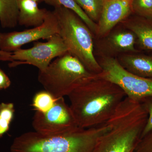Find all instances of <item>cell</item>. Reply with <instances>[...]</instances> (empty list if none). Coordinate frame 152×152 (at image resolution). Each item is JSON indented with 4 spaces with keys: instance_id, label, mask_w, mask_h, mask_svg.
Returning a JSON list of instances; mask_svg holds the SVG:
<instances>
[{
    "instance_id": "obj_1",
    "label": "cell",
    "mask_w": 152,
    "mask_h": 152,
    "mask_svg": "<svg viewBox=\"0 0 152 152\" xmlns=\"http://www.w3.org/2000/svg\"><path fill=\"white\" fill-rule=\"evenodd\" d=\"M68 96L78 126L86 129L107 122L126 96L116 85L97 75Z\"/></svg>"
},
{
    "instance_id": "obj_2",
    "label": "cell",
    "mask_w": 152,
    "mask_h": 152,
    "mask_svg": "<svg viewBox=\"0 0 152 152\" xmlns=\"http://www.w3.org/2000/svg\"><path fill=\"white\" fill-rule=\"evenodd\" d=\"M148 118L140 104L125 99L108 121L110 129L98 139L93 152H134Z\"/></svg>"
},
{
    "instance_id": "obj_3",
    "label": "cell",
    "mask_w": 152,
    "mask_h": 152,
    "mask_svg": "<svg viewBox=\"0 0 152 152\" xmlns=\"http://www.w3.org/2000/svg\"><path fill=\"white\" fill-rule=\"evenodd\" d=\"M108 123L86 129L78 128L62 134L45 136L27 132L15 139L11 152H93L98 139L110 129Z\"/></svg>"
},
{
    "instance_id": "obj_4",
    "label": "cell",
    "mask_w": 152,
    "mask_h": 152,
    "mask_svg": "<svg viewBox=\"0 0 152 152\" xmlns=\"http://www.w3.org/2000/svg\"><path fill=\"white\" fill-rule=\"evenodd\" d=\"M59 33L68 53L77 58L91 72L99 75L102 69L94 55L93 33L76 13L64 7L55 8Z\"/></svg>"
},
{
    "instance_id": "obj_5",
    "label": "cell",
    "mask_w": 152,
    "mask_h": 152,
    "mask_svg": "<svg viewBox=\"0 0 152 152\" xmlns=\"http://www.w3.org/2000/svg\"><path fill=\"white\" fill-rule=\"evenodd\" d=\"M97 75L67 53L57 58L45 70L39 71L38 80L46 91L58 99L68 96L76 88Z\"/></svg>"
},
{
    "instance_id": "obj_6",
    "label": "cell",
    "mask_w": 152,
    "mask_h": 152,
    "mask_svg": "<svg viewBox=\"0 0 152 152\" xmlns=\"http://www.w3.org/2000/svg\"><path fill=\"white\" fill-rule=\"evenodd\" d=\"M98 62L102 69L98 77L116 85L126 96L139 102L152 96V79L131 73L121 66L117 59L113 57L105 56Z\"/></svg>"
},
{
    "instance_id": "obj_7",
    "label": "cell",
    "mask_w": 152,
    "mask_h": 152,
    "mask_svg": "<svg viewBox=\"0 0 152 152\" xmlns=\"http://www.w3.org/2000/svg\"><path fill=\"white\" fill-rule=\"evenodd\" d=\"M68 53L67 48L58 34L52 36L45 42H38L32 48L19 49L12 53L9 66L14 67L29 64L45 70L53 59Z\"/></svg>"
},
{
    "instance_id": "obj_8",
    "label": "cell",
    "mask_w": 152,
    "mask_h": 152,
    "mask_svg": "<svg viewBox=\"0 0 152 152\" xmlns=\"http://www.w3.org/2000/svg\"><path fill=\"white\" fill-rule=\"evenodd\" d=\"M32 126L36 132L45 136L62 134L79 128L70 107L64 97L57 99L48 111H36Z\"/></svg>"
},
{
    "instance_id": "obj_9",
    "label": "cell",
    "mask_w": 152,
    "mask_h": 152,
    "mask_svg": "<svg viewBox=\"0 0 152 152\" xmlns=\"http://www.w3.org/2000/svg\"><path fill=\"white\" fill-rule=\"evenodd\" d=\"M58 33L56 16L53 11H49L45 22L40 26L21 31L0 32V50L12 53L24 45L40 39H48Z\"/></svg>"
},
{
    "instance_id": "obj_10",
    "label": "cell",
    "mask_w": 152,
    "mask_h": 152,
    "mask_svg": "<svg viewBox=\"0 0 152 152\" xmlns=\"http://www.w3.org/2000/svg\"><path fill=\"white\" fill-rule=\"evenodd\" d=\"M132 11V0H105L96 34L100 37L107 34Z\"/></svg>"
},
{
    "instance_id": "obj_11",
    "label": "cell",
    "mask_w": 152,
    "mask_h": 152,
    "mask_svg": "<svg viewBox=\"0 0 152 152\" xmlns=\"http://www.w3.org/2000/svg\"><path fill=\"white\" fill-rule=\"evenodd\" d=\"M118 60L128 72L139 77L152 79V53L140 52L129 53L120 56Z\"/></svg>"
},
{
    "instance_id": "obj_12",
    "label": "cell",
    "mask_w": 152,
    "mask_h": 152,
    "mask_svg": "<svg viewBox=\"0 0 152 152\" xmlns=\"http://www.w3.org/2000/svg\"><path fill=\"white\" fill-rule=\"evenodd\" d=\"M18 24L33 28L42 24L49 11L40 9L38 4L33 0H19Z\"/></svg>"
},
{
    "instance_id": "obj_13",
    "label": "cell",
    "mask_w": 152,
    "mask_h": 152,
    "mask_svg": "<svg viewBox=\"0 0 152 152\" xmlns=\"http://www.w3.org/2000/svg\"><path fill=\"white\" fill-rule=\"evenodd\" d=\"M137 37V45L142 50L152 52V20L137 16L124 23Z\"/></svg>"
},
{
    "instance_id": "obj_14",
    "label": "cell",
    "mask_w": 152,
    "mask_h": 152,
    "mask_svg": "<svg viewBox=\"0 0 152 152\" xmlns=\"http://www.w3.org/2000/svg\"><path fill=\"white\" fill-rule=\"evenodd\" d=\"M106 43L110 51L115 53H135L140 51L136 49L137 37L132 31L118 30L110 34Z\"/></svg>"
},
{
    "instance_id": "obj_15",
    "label": "cell",
    "mask_w": 152,
    "mask_h": 152,
    "mask_svg": "<svg viewBox=\"0 0 152 152\" xmlns=\"http://www.w3.org/2000/svg\"><path fill=\"white\" fill-rule=\"evenodd\" d=\"M19 0H0V24L4 28H12L18 25Z\"/></svg>"
},
{
    "instance_id": "obj_16",
    "label": "cell",
    "mask_w": 152,
    "mask_h": 152,
    "mask_svg": "<svg viewBox=\"0 0 152 152\" xmlns=\"http://www.w3.org/2000/svg\"><path fill=\"white\" fill-rule=\"evenodd\" d=\"M43 2L54 7H64L77 14L89 28L93 34H96L97 24L92 21L85 14L75 0H43Z\"/></svg>"
},
{
    "instance_id": "obj_17",
    "label": "cell",
    "mask_w": 152,
    "mask_h": 152,
    "mask_svg": "<svg viewBox=\"0 0 152 152\" xmlns=\"http://www.w3.org/2000/svg\"><path fill=\"white\" fill-rule=\"evenodd\" d=\"M87 16L96 23L100 18L105 0H75ZM97 24V23H96Z\"/></svg>"
},
{
    "instance_id": "obj_18",
    "label": "cell",
    "mask_w": 152,
    "mask_h": 152,
    "mask_svg": "<svg viewBox=\"0 0 152 152\" xmlns=\"http://www.w3.org/2000/svg\"><path fill=\"white\" fill-rule=\"evenodd\" d=\"M15 111L14 105L12 103L0 104V138L10 129Z\"/></svg>"
},
{
    "instance_id": "obj_19",
    "label": "cell",
    "mask_w": 152,
    "mask_h": 152,
    "mask_svg": "<svg viewBox=\"0 0 152 152\" xmlns=\"http://www.w3.org/2000/svg\"><path fill=\"white\" fill-rule=\"evenodd\" d=\"M57 99L45 90L36 94L33 99V107L36 111L45 113L53 106Z\"/></svg>"
},
{
    "instance_id": "obj_20",
    "label": "cell",
    "mask_w": 152,
    "mask_h": 152,
    "mask_svg": "<svg viewBox=\"0 0 152 152\" xmlns=\"http://www.w3.org/2000/svg\"><path fill=\"white\" fill-rule=\"evenodd\" d=\"M132 8L138 16L152 20V0H132Z\"/></svg>"
},
{
    "instance_id": "obj_21",
    "label": "cell",
    "mask_w": 152,
    "mask_h": 152,
    "mask_svg": "<svg viewBox=\"0 0 152 152\" xmlns=\"http://www.w3.org/2000/svg\"><path fill=\"white\" fill-rule=\"evenodd\" d=\"M139 102L148 114V120L142 133V138L152 130V96L144 98Z\"/></svg>"
},
{
    "instance_id": "obj_22",
    "label": "cell",
    "mask_w": 152,
    "mask_h": 152,
    "mask_svg": "<svg viewBox=\"0 0 152 152\" xmlns=\"http://www.w3.org/2000/svg\"><path fill=\"white\" fill-rule=\"evenodd\" d=\"M134 152H152V130L142 137Z\"/></svg>"
},
{
    "instance_id": "obj_23",
    "label": "cell",
    "mask_w": 152,
    "mask_h": 152,
    "mask_svg": "<svg viewBox=\"0 0 152 152\" xmlns=\"http://www.w3.org/2000/svg\"><path fill=\"white\" fill-rule=\"evenodd\" d=\"M11 84L10 78L0 67V91L8 88Z\"/></svg>"
},
{
    "instance_id": "obj_24",
    "label": "cell",
    "mask_w": 152,
    "mask_h": 152,
    "mask_svg": "<svg viewBox=\"0 0 152 152\" xmlns=\"http://www.w3.org/2000/svg\"><path fill=\"white\" fill-rule=\"evenodd\" d=\"M12 54L0 50V61H10Z\"/></svg>"
},
{
    "instance_id": "obj_25",
    "label": "cell",
    "mask_w": 152,
    "mask_h": 152,
    "mask_svg": "<svg viewBox=\"0 0 152 152\" xmlns=\"http://www.w3.org/2000/svg\"><path fill=\"white\" fill-rule=\"evenodd\" d=\"M33 1L37 2V3L38 4L42 2H43V0H33Z\"/></svg>"
}]
</instances>
